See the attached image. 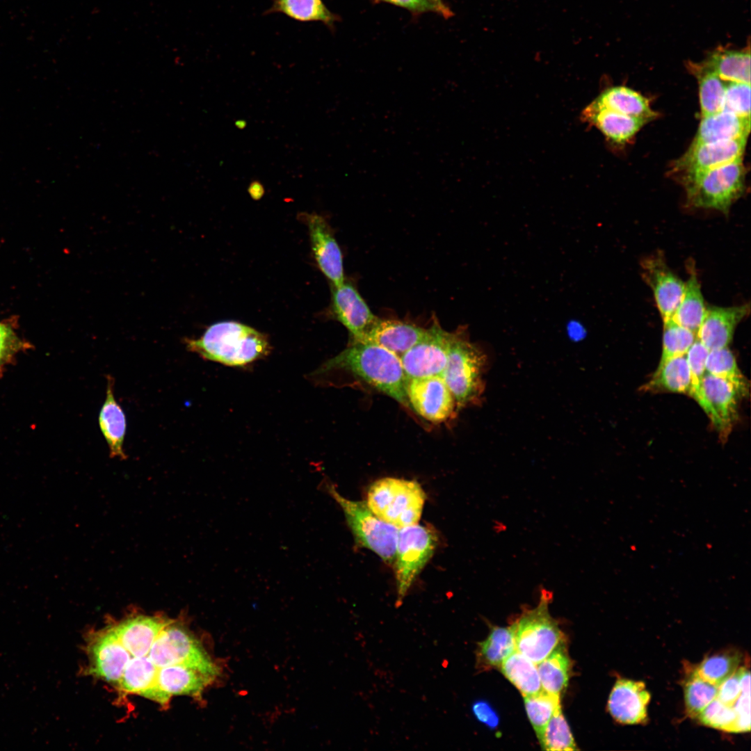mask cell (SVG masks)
I'll return each mask as SVG.
<instances>
[{"instance_id": "cell-1", "label": "cell", "mask_w": 751, "mask_h": 751, "mask_svg": "<svg viewBox=\"0 0 751 751\" xmlns=\"http://www.w3.org/2000/svg\"><path fill=\"white\" fill-rule=\"evenodd\" d=\"M333 369L348 371L410 407L405 389L407 378L400 357L386 348L370 343L352 342L321 368L322 371Z\"/></svg>"}, {"instance_id": "cell-2", "label": "cell", "mask_w": 751, "mask_h": 751, "mask_svg": "<svg viewBox=\"0 0 751 751\" xmlns=\"http://www.w3.org/2000/svg\"><path fill=\"white\" fill-rule=\"evenodd\" d=\"M184 343L188 350L202 358L230 366H245L270 350L266 335L230 321L213 323L200 338L186 339Z\"/></svg>"}, {"instance_id": "cell-3", "label": "cell", "mask_w": 751, "mask_h": 751, "mask_svg": "<svg viewBox=\"0 0 751 751\" xmlns=\"http://www.w3.org/2000/svg\"><path fill=\"white\" fill-rule=\"evenodd\" d=\"M486 366V355L470 341L463 330L451 332L447 362L442 377L454 396L458 410L481 403Z\"/></svg>"}, {"instance_id": "cell-4", "label": "cell", "mask_w": 751, "mask_h": 751, "mask_svg": "<svg viewBox=\"0 0 751 751\" xmlns=\"http://www.w3.org/2000/svg\"><path fill=\"white\" fill-rule=\"evenodd\" d=\"M426 499L417 481L388 477L369 486L366 503L380 519L401 528L417 524Z\"/></svg>"}, {"instance_id": "cell-5", "label": "cell", "mask_w": 751, "mask_h": 751, "mask_svg": "<svg viewBox=\"0 0 751 751\" xmlns=\"http://www.w3.org/2000/svg\"><path fill=\"white\" fill-rule=\"evenodd\" d=\"M321 486L342 509L355 543L373 551L386 563L393 564L398 528L376 516L366 502L344 497L332 483L325 482Z\"/></svg>"}, {"instance_id": "cell-6", "label": "cell", "mask_w": 751, "mask_h": 751, "mask_svg": "<svg viewBox=\"0 0 751 751\" xmlns=\"http://www.w3.org/2000/svg\"><path fill=\"white\" fill-rule=\"evenodd\" d=\"M682 181L691 205L727 213L744 191L745 168L738 159Z\"/></svg>"}, {"instance_id": "cell-7", "label": "cell", "mask_w": 751, "mask_h": 751, "mask_svg": "<svg viewBox=\"0 0 751 751\" xmlns=\"http://www.w3.org/2000/svg\"><path fill=\"white\" fill-rule=\"evenodd\" d=\"M438 542L435 530L417 524L398 528L394 560L399 606L417 576L433 556Z\"/></svg>"}, {"instance_id": "cell-8", "label": "cell", "mask_w": 751, "mask_h": 751, "mask_svg": "<svg viewBox=\"0 0 751 751\" xmlns=\"http://www.w3.org/2000/svg\"><path fill=\"white\" fill-rule=\"evenodd\" d=\"M157 667L183 665L216 678L220 673L200 643L183 627L173 623L165 626L147 654Z\"/></svg>"}, {"instance_id": "cell-9", "label": "cell", "mask_w": 751, "mask_h": 751, "mask_svg": "<svg viewBox=\"0 0 751 751\" xmlns=\"http://www.w3.org/2000/svg\"><path fill=\"white\" fill-rule=\"evenodd\" d=\"M550 595L543 590L535 608L515 623L516 649L535 664L564 643L563 634L549 612Z\"/></svg>"}, {"instance_id": "cell-10", "label": "cell", "mask_w": 751, "mask_h": 751, "mask_svg": "<svg viewBox=\"0 0 751 751\" xmlns=\"http://www.w3.org/2000/svg\"><path fill=\"white\" fill-rule=\"evenodd\" d=\"M745 397L730 381L706 373L695 400L710 419L724 442L737 419L740 400Z\"/></svg>"}, {"instance_id": "cell-11", "label": "cell", "mask_w": 751, "mask_h": 751, "mask_svg": "<svg viewBox=\"0 0 751 751\" xmlns=\"http://www.w3.org/2000/svg\"><path fill=\"white\" fill-rule=\"evenodd\" d=\"M451 336V332L434 322L420 341L400 357L406 378L442 376L447 362Z\"/></svg>"}, {"instance_id": "cell-12", "label": "cell", "mask_w": 751, "mask_h": 751, "mask_svg": "<svg viewBox=\"0 0 751 751\" xmlns=\"http://www.w3.org/2000/svg\"><path fill=\"white\" fill-rule=\"evenodd\" d=\"M405 389L410 407L429 421L444 422L456 412L454 396L440 376L406 378Z\"/></svg>"}, {"instance_id": "cell-13", "label": "cell", "mask_w": 751, "mask_h": 751, "mask_svg": "<svg viewBox=\"0 0 751 751\" xmlns=\"http://www.w3.org/2000/svg\"><path fill=\"white\" fill-rule=\"evenodd\" d=\"M216 678L183 665L159 668L154 684L140 695L165 706L173 695L200 697Z\"/></svg>"}, {"instance_id": "cell-14", "label": "cell", "mask_w": 751, "mask_h": 751, "mask_svg": "<svg viewBox=\"0 0 751 751\" xmlns=\"http://www.w3.org/2000/svg\"><path fill=\"white\" fill-rule=\"evenodd\" d=\"M746 140L691 144L686 152L675 162L674 170L680 173L683 180L741 159Z\"/></svg>"}, {"instance_id": "cell-15", "label": "cell", "mask_w": 751, "mask_h": 751, "mask_svg": "<svg viewBox=\"0 0 751 751\" xmlns=\"http://www.w3.org/2000/svg\"><path fill=\"white\" fill-rule=\"evenodd\" d=\"M640 265L663 321L671 319L682 298L685 282L670 269L661 255L647 257Z\"/></svg>"}, {"instance_id": "cell-16", "label": "cell", "mask_w": 751, "mask_h": 751, "mask_svg": "<svg viewBox=\"0 0 751 751\" xmlns=\"http://www.w3.org/2000/svg\"><path fill=\"white\" fill-rule=\"evenodd\" d=\"M305 219L318 268L333 286H340L344 283L342 254L328 222L316 213L306 214Z\"/></svg>"}, {"instance_id": "cell-17", "label": "cell", "mask_w": 751, "mask_h": 751, "mask_svg": "<svg viewBox=\"0 0 751 751\" xmlns=\"http://www.w3.org/2000/svg\"><path fill=\"white\" fill-rule=\"evenodd\" d=\"M331 306L334 318L347 328L353 342L360 341L378 319L350 283L333 286Z\"/></svg>"}, {"instance_id": "cell-18", "label": "cell", "mask_w": 751, "mask_h": 751, "mask_svg": "<svg viewBox=\"0 0 751 751\" xmlns=\"http://www.w3.org/2000/svg\"><path fill=\"white\" fill-rule=\"evenodd\" d=\"M90 673L113 684H118L132 657L111 628L97 634L90 644Z\"/></svg>"}, {"instance_id": "cell-19", "label": "cell", "mask_w": 751, "mask_h": 751, "mask_svg": "<svg viewBox=\"0 0 751 751\" xmlns=\"http://www.w3.org/2000/svg\"><path fill=\"white\" fill-rule=\"evenodd\" d=\"M650 694L644 682L619 679L610 693L607 708L618 722L627 725L640 724L647 718Z\"/></svg>"}, {"instance_id": "cell-20", "label": "cell", "mask_w": 751, "mask_h": 751, "mask_svg": "<svg viewBox=\"0 0 751 751\" xmlns=\"http://www.w3.org/2000/svg\"><path fill=\"white\" fill-rule=\"evenodd\" d=\"M749 312V304L706 307L696 337L709 350L727 347L736 325Z\"/></svg>"}, {"instance_id": "cell-21", "label": "cell", "mask_w": 751, "mask_h": 751, "mask_svg": "<svg viewBox=\"0 0 751 751\" xmlns=\"http://www.w3.org/2000/svg\"><path fill=\"white\" fill-rule=\"evenodd\" d=\"M172 621L156 615H137L126 618L111 629L131 656H145L160 632Z\"/></svg>"}, {"instance_id": "cell-22", "label": "cell", "mask_w": 751, "mask_h": 751, "mask_svg": "<svg viewBox=\"0 0 751 751\" xmlns=\"http://www.w3.org/2000/svg\"><path fill=\"white\" fill-rule=\"evenodd\" d=\"M426 330L412 323L378 318L357 342L376 344L401 357L420 341Z\"/></svg>"}, {"instance_id": "cell-23", "label": "cell", "mask_w": 751, "mask_h": 751, "mask_svg": "<svg viewBox=\"0 0 751 751\" xmlns=\"http://www.w3.org/2000/svg\"><path fill=\"white\" fill-rule=\"evenodd\" d=\"M106 396L99 413L100 430L107 443L109 456L126 460L123 445L126 435V417L114 396V378L107 376Z\"/></svg>"}, {"instance_id": "cell-24", "label": "cell", "mask_w": 751, "mask_h": 751, "mask_svg": "<svg viewBox=\"0 0 751 751\" xmlns=\"http://www.w3.org/2000/svg\"><path fill=\"white\" fill-rule=\"evenodd\" d=\"M750 130V118L722 110L702 118L692 144L747 139Z\"/></svg>"}, {"instance_id": "cell-25", "label": "cell", "mask_w": 751, "mask_h": 751, "mask_svg": "<svg viewBox=\"0 0 751 751\" xmlns=\"http://www.w3.org/2000/svg\"><path fill=\"white\" fill-rule=\"evenodd\" d=\"M586 121L594 124L607 138L622 143L631 138L647 122L615 112L592 102L583 111Z\"/></svg>"}, {"instance_id": "cell-26", "label": "cell", "mask_w": 751, "mask_h": 751, "mask_svg": "<svg viewBox=\"0 0 751 751\" xmlns=\"http://www.w3.org/2000/svg\"><path fill=\"white\" fill-rule=\"evenodd\" d=\"M691 376L686 355L672 357L658 366L651 379L641 389L652 392L689 394Z\"/></svg>"}, {"instance_id": "cell-27", "label": "cell", "mask_w": 751, "mask_h": 751, "mask_svg": "<svg viewBox=\"0 0 751 751\" xmlns=\"http://www.w3.org/2000/svg\"><path fill=\"white\" fill-rule=\"evenodd\" d=\"M281 13L300 22H321L334 30L339 16L331 12L323 0H273L264 15Z\"/></svg>"}, {"instance_id": "cell-28", "label": "cell", "mask_w": 751, "mask_h": 751, "mask_svg": "<svg viewBox=\"0 0 751 751\" xmlns=\"http://www.w3.org/2000/svg\"><path fill=\"white\" fill-rule=\"evenodd\" d=\"M515 623L508 627H495L487 638L478 643L476 668L486 670L500 668L503 661L515 649Z\"/></svg>"}, {"instance_id": "cell-29", "label": "cell", "mask_w": 751, "mask_h": 751, "mask_svg": "<svg viewBox=\"0 0 751 751\" xmlns=\"http://www.w3.org/2000/svg\"><path fill=\"white\" fill-rule=\"evenodd\" d=\"M688 268L689 276L685 282L684 291L671 319L697 334L706 307L694 265L689 264Z\"/></svg>"}, {"instance_id": "cell-30", "label": "cell", "mask_w": 751, "mask_h": 751, "mask_svg": "<svg viewBox=\"0 0 751 751\" xmlns=\"http://www.w3.org/2000/svg\"><path fill=\"white\" fill-rule=\"evenodd\" d=\"M593 102L622 115L649 122L656 113L649 106V101L636 91L616 86L606 90Z\"/></svg>"}, {"instance_id": "cell-31", "label": "cell", "mask_w": 751, "mask_h": 751, "mask_svg": "<svg viewBox=\"0 0 751 751\" xmlns=\"http://www.w3.org/2000/svg\"><path fill=\"white\" fill-rule=\"evenodd\" d=\"M727 82L750 84V52L717 49L702 63Z\"/></svg>"}, {"instance_id": "cell-32", "label": "cell", "mask_w": 751, "mask_h": 751, "mask_svg": "<svg viewBox=\"0 0 751 751\" xmlns=\"http://www.w3.org/2000/svg\"><path fill=\"white\" fill-rule=\"evenodd\" d=\"M500 668L505 677L524 696L534 695L542 690L536 664L517 649L503 661Z\"/></svg>"}, {"instance_id": "cell-33", "label": "cell", "mask_w": 751, "mask_h": 751, "mask_svg": "<svg viewBox=\"0 0 751 751\" xmlns=\"http://www.w3.org/2000/svg\"><path fill=\"white\" fill-rule=\"evenodd\" d=\"M536 665L542 690L560 696L567 686L571 667L564 643Z\"/></svg>"}, {"instance_id": "cell-34", "label": "cell", "mask_w": 751, "mask_h": 751, "mask_svg": "<svg viewBox=\"0 0 751 751\" xmlns=\"http://www.w3.org/2000/svg\"><path fill=\"white\" fill-rule=\"evenodd\" d=\"M690 69L698 80L702 117L721 111L727 81L702 63L691 65Z\"/></svg>"}, {"instance_id": "cell-35", "label": "cell", "mask_w": 751, "mask_h": 751, "mask_svg": "<svg viewBox=\"0 0 751 751\" xmlns=\"http://www.w3.org/2000/svg\"><path fill=\"white\" fill-rule=\"evenodd\" d=\"M158 670L148 656H132L118 686L125 693L140 695L154 684Z\"/></svg>"}, {"instance_id": "cell-36", "label": "cell", "mask_w": 751, "mask_h": 751, "mask_svg": "<svg viewBox=\"0 0 751 751\" xmlns=\"http://www.w3.org/2000/svg\"><path fill=\"white\" fill-rule=\"evenodd\" d=\"M706 372L732 382L745 396L748 395L749 383L741 372L736 357L729 347L709 351Z\"/></svg>"}, {"instance_id": "cell-37", "label": "cell", "mask_w": 751, "mask_h": 751, "mask_svg": "<svg viewBox=\"0 0 751 751\" xmlns=\"http://www.w3.org/2000/svg\"><path fill=\"white\" fill-rule=\"evenodd\" d=\"M524 699L528 719L540 741L548 722L560 706V695L542 690L536 694L524 696Z\"/></svg>"}, {"instance_id": "cell-38", "label": "cell", "mask_w": 751, "mask_h": 751, "mask_svg": "<svg viewBox=\"0 0 751 751\" xmlns=\"http://www.w3.org/2000/svg\"><path fill=\"white\" fill-rule=\"evenodd\" d=\"M718 686L705 680L695 669L684 683V701L688 713L696 717L713 700L717 697Z\"/></svg>"}, {"instance_id": "cell-39", "label": "cell", "mask_w": 751, "mask_h": 751, "mask_svg": "<svg viewBox=\"0 0 751 751\" xmlns=\"http://www.w3.org/2000/svg\"><path fill=\"white\" fill-rule=\"evenodd\" d=\"M741 658L735 652L716 654L706 657L695 670L703 679L718 686L738 669Z\"/></svg>"}, {"instance_id": "cell-40", "label": "cell", "mask_w": 751, "mask_h": 751, "mask_svg": "<svg viewBox=\"0 0 751 751\" xmlns=\"http://www.w3.org/2000/svg\"><path fill=\"white\" fill-rule=\"evenodd\" d=\"M543 750L551 751L577 750L570 727L559 706L548 722L541 740Z\"/></svg>"}, {"instance_id": "cell-41", "label": "cell", "mask_w": 751, "mask_h": 751, "mask_svg": "<svg viewBox=\"0 0 751 751\" xmlns=\"http://www.w3.org/2000/svg\"><path fill=\"white\" fill-rule=\"evenodd\" d=\"M696 338L695 334L672 319L663 321L662 353L658 366L672 357L686 355Z\"/></svg>"}, {"instance_id": "cell-42", "label": "cell", "mask_w": 751, "mask_h": 751, "mask_svg": "<svg viewBox=\"0 0 751 751\" xmlns=\"http://www.w3.org/2000/svg\"><path fill=\"white\" fill-rule=\"evenodd\" d=\"M696 717L704 725L732 732L736 714L733 706L725 704L716 697Z\"/></svg>"}, {"instance_id": "cell-43", "label": "cell", "mask_w": 751, "mask_h": 751, "mask_svg": "<svg viewBox=\"0 0 751 751\" xmlns=\"http://www.w3.org/2000/svg\"><path fill=\"white\" fill-rule=\"evenodd\" d=\"M31 347L17 335L10 323L0 322V377L19 353Z\"/></svg>"}, {"instance_id": "cell-44", "label": "cell", "mask_w": 751, "mask_h": 751, "mask_svg": "<svg viewBox=\"0 0 751 751\" xmlns=\"http://www.w3.org/2000/svg\"><path fill=\"white\" fill-rule=\"evenodd\" d=\"M722 110L750 118V84L727 82Z\"/></svg>"}, {"instance_id": "cell-45", "label": "cell", "mask_w": 751, "mask_h": 751, "mask_svg": "<svg viewBox=\"0 0 751 751\" xmlns=\"http://www.w3.org/2000/svg\"><path fill=\"white\" fill-rule=\"evenodd\" d=\"M709 351L708 348L696 338L686 354L691 376V386L688 395L694 399L699 392L702 378L706 373V360Z\"/></svg>"}, {"instance_id": "cell-46", "label": "cell", "mask_w": 751, "mask_h": 751, "mask_svg": "<svg viewBox=\"0 0 751 751\" xmlns=\"http://www.w3.org/2000/svg\"><path fill=\"white\" fill-rule=\"evenodd\" d=\"M733 707L736 718L732 732H749L750 729V693H741Z\"/></svg>"}, {"instance_id": "cell-47", "label": "cell", "mask_w": 751, "mask_h": 751, "mask_svg": "<svg viewBox=\"0 0 751 751\" xmlns=\"http://www.w3.org/2000/svg\"><path fill=\"white\" fill-rule=\"evenodd\" d=\"M741 694L738 668L730 677L718 686L717 698L725 704L733 706Z\"/></svg>"}, {"instance_id": "cell-48", "label": "cell", "mask_w": 751, "mask_h": 751, "mask_svg": "<svg viewBox=\"0 0 751 751\" xmlns=\"http://www.w3.org/2000/svg\"><path fill=\"white\" fill-rule=\"evenodd\" d=\"M474 716L481 722L491 728H494L499 723V717L491 706L485 701H478L473 704Z\"/></svg>"}, {"instance_id": "cell-49", "label": "cell", "mask_w": 751, "mask_h": 751, "mask_svg": "<svg viewBox=\"0 0 751 751\" xmlns=\"http://www.w3.org/2000/svg\"><path fill=\"white\" fill-rule=\"evenodd\" d=\"M376 2H386L407 9L414 14L434 12L432 6L426 0H373Z\"/></svg>"}, {"instance_id": "cell-50", "label": "cell", "mask_w": 751, "mask_h": 751, "mask_svg": "<svg viewBox=\"0 0 751 751\" xmlns=\"http://www.w3.org/2000/svg\"><path fill=\"white\" fill-rule=\"evenodd\" d=\"M433 8L434 13H436L445 19H448L453 16V11L446 6L442 0H426Z\"/></svg>"}, {"instance_id": "cell-51", "label": "cell", "mask_w": 751, "mask_h": 751, "mask_svg": "<svg viewBox=\"0 0 751 751\" xmlns=\"http://www.w3.org/2000/svg\"><path fill=\"white\" fill-rule=\"evenodd\" d=\"M741 693H750V674L744 667L738 668Z\"/></svg>"}, {"instance_id": "cell-52", "label": "cell", "mask_w": 751, "mask_h": 751, "mask_svg": "<svg viewBox=\"0 0 751 751\" xmlns=\"http://www.w3.org/2000/svg\"><path fill=\"white\" fill-rule=\"evenodd\" d=\"M248 191L250 196L255 200L260 199L264 194V186L258 180L251 181L249 184Z\"/></svg>"}, {"instance_id": "cell-53", "label": "cell", "mask_w": 751, "mask_h": 751, "mask_svg": "<svg viewBox=\"0 0 751 751\" xmlns=\"http://www.w3.org/2000/svg\"><path fill=\"white\" fill-rule=\"evenodd\" d=\"M246 122L243 120H239L235 122V126L240 129H243L246 127Z\"/></svg>"}]
</instances>
